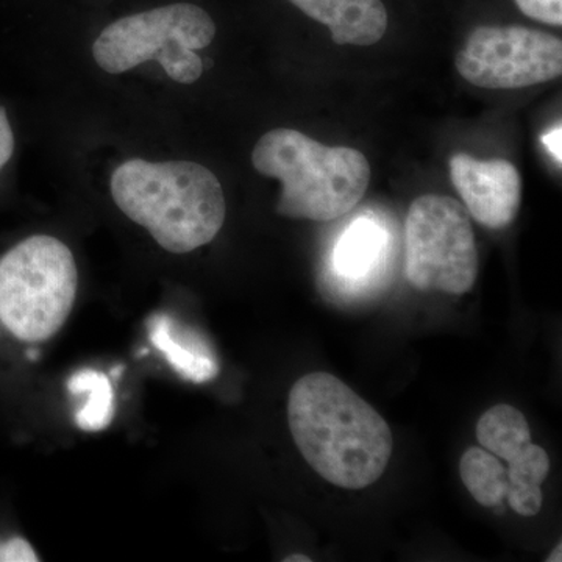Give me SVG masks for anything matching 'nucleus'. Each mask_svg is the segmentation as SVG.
<instances>
[{
	"label": "nucleus",
	"instance_id": "9",
	"mask_svg": "<svg viewBox=\"0 0 562 562\" xmlns=\"http://www.w3.org/2000/svg\"><path fill=\"white\" fill-rule=\"evenodd\" d=\"M149 338L155 349L187 382L209 383L220 375V361L209 339L169 314L151 317Z\"/></svg>",
	"mask_w": 562,
	"mask_h": 562
},
{
	"label": "nucleus",
	"instance_id": "2",
	"mask_svg": "<svg viewBox=\"0 0 562 562\" xmlns=\"http://www.w3.org/2000/svg\"><path fill=\"white\" fill-rule=\"evenodd\" d=\"M114 205L169 254L201 249L220 235L227 202L220 179L187 160H125L111 172Z\"/></svg>",
	"mask_w": 562,
	"mask_h": 562
},
{
	"label": "nucleus",
	"instance_id": "4",
	"mask_svg": "<svg viewBox=\"0 0 562 562\" xmlns=\"http://www.w3.org/2000/svg\"><path fill=\"white\" fill-rule=\"evenodd\" d=\"M251 165L280 181L277 213L290 220H338L360 203L371 181V166L360 150L324 146L294 128L262 135Z\"/></svg>",
	"mask_w": 562,
	"mask_h": 562
},
{
	"label": "nucleus",
	"instance_id": "18",
	"mask_svg": "<svg viewBox=\"0 0 562 562\" xmlns=\"http://www.w3.org/2000/svg\"><path fill=\"white\" fill-rule=\"evenodd\" d=\"M14 155H16V132H14L9 110L0 103V180L9 171Z\"/></svg>",
	"mask_w": 562,
	"mask_h": 562
},
{
	"label": "nucleus",
	"instance_id": "21",
	"mask_svg": "<svg viewBox=\"0 0 562 562\" xmlns=\"http://www.w3.org/2000/svg\"><path fill=\"white\" fill-rule=\"evenodd\" d=\"M284 562H312V558L303 557V554H292V557L284 558Z\"/></svg>",
	"mask_w": 562,
	"mask_h": 562
},
{
	"label": "nucleus",
	"instance_id": "3",
	"mask_svg": "<svg viewBox=\"0 0 562 562\" xmlns=\"http://www.w3.org/2000/svg\"><path fill=\"white\" fill-rule=\"evenodd\" d=\"M79 291L68 244L32 233L0 247V372L65 327Z\"/></svg>",
	"mask_w": 562,
	"mask_h": 562
},
{
	"label": "nucleus",
	"instance_id": "8",
	"mask_svg": "<svg viewBox=\"0 0 562 562\" xmlns=\"http://www.w3.org/2000/svg\"><path fill=\"white\" fill-rule=\"evenodd\" d=\"M450 177L465 209L484 227L502 231L516 220L522 199V181L513 162L501 158L476 160L457 154L450 158Z\"/></svg>",
	"mask_w": 562,
	"mask_h": 562
},
{
	"label": "nucleus",
	"instance_id": "14",
	"mask_svg": "<svg viewBox=\"0 0 562 562\" xmlns=\"http://www.w3.org/2000/svg\"><path fill=\"white\" fill-rule=\"evenodd\" d=\"M460 475L469 494L486 508H498L508 492V475L501 458L483 447H469L460 460Z\"/></svg>",
	"mask_w": 562,
	"mask_h": 562
},
{
	"label": "nucleus",
	"instance_id": "10",
	"mask_svg": "<svg viewBox=\"0 0 562 562\" xmlns=\"http://www.w3.org/2000/svg\"><path fill=\"white\" fill-rule=\"evenodd\" d=\"M306 16L330 29L336 44L372 46L387 29L382 0H290Z\"/></svg>",
	"mask_w": 562,
	"mask_h": 562
},
{
	"label": "nucleus",
	"instance_id": "13",
	"mask_svg": "<svg viewBox=\"0 0 562 562\" xmlns=\"http://www.w3.org/2000/svg\"><path fill=\"white\" fill-rule=\"evenodd\" d=\"M68 391L83 398L76 424L83 431H101L113 422L116 398L109 376L95 369H81L68 380Z\"/></svg>",
	"mask_w": 562,
	"mask_h": 562
},
{
	"label": "nucleus",
	"instance_id": "20",
	"mask_svg": "<svg viewBox=\"0 0 562 562\" xmlns=\"http://www.w3.org/2000/svg\"><path fill=\"white\" fill-rule=\"evenodd\" d=\"M561 542L558 543L557 549L553 550L552 554H550L549 558H547V562H560L562 560L561 558Z\"/></svg>",
	"mask_w": 562,
	"mask_h": 562
},
{
	"label": "nucleus",
	"instance_id": "7",
	"mask_svg": "<svg viewBox=\"0 0 562 562\" xmlns=\"http://www.w3.org/2000/svg\"><path fill=\"white\" fill-rule=\"evenodd\" d=\"M462 79L484 90H519L561 77V38L522 25H483L454 58Z\"/></svg>",
	"mask_w": 562,
	"mask_h": 562
},
{
	"label": "nucleus",
	"instance_id": "16",
	"mask_svg": "<svg viewBox=\"0 0 562 562\" xmlns=\"http://www.w3.org/2000/svg\"><path fill=\"white\" fill-rule=\"evenodd\" d=\"M525 16L543 24L562 25V0H516Z\"/></svg>",
	"mask_w": 562,
	"mask_h": 562
},
{
	"label": "nucleus",
	"instance_id": "6",
	"mask_svg": "<svg viewBox=\"0 0 562 562\" xmlns=\"http://www.w3.org/2000/svg\"><path fill=\"white\" fill-rule=\"evenodd\" d=\"M405 277L416 290L461 295L479 277V249L468 210L447 195L425 194L405 222Z\"/></svg>",
	"mask_w": 562,
	"mask_h": 562
},
{
	"label": "nucleus",
	"instance_id": "1",
	"mask_svg": "<svg viewBox=\"0 0 562 562\" xmlns=\"http://www.w3.org/2000/svg\"><path fill=\"white\" fill-rule=\"evenodd\" d=\"M288 424L305 461L342 490L371 486L390 464L394 447L390 425L331 373H308L294 383Z\"/></svg>",
	"mask_w": 562,
	"mask_h": 562
},
{
	"label": "nucleus",
	"instance_id": "12",
	"mask_svg": "<svg viewBox=\"0 0 562 562\" xmlns=\"http://www.w3.org/2000/svg\"><path fill=\"white\" fill-rule=\"evenodd\" d=\"M480 447L501 460L512 462L531 443L528 420L512 405H495L476 424Z\"/></svg>",
	"mask_w": 562,
	"mask_h": 562
},
{
	"label": "nucleus",
	"instance_id": "19",
	"mask_svg": "<svg viewBox=\"0 0 562 562\" xmlns=\"http://www.w3.org/2000/svg\"><path fill=\"white\" fill-rule=\"evenodd\" d=\"M561 124L558 122L557 125L547 133V135L542 136V144L547 147V150H549V154L552 155L553 160L558 162V165L561 166L562 162V155H561Z\"/></svg>",
	"mask_w": 562,
	"mask_h": 562
},
{
	"label": "nucleus",
	"instance_id": "5",
	"mask_svg": "<svg viewBox=\"0 0 562 562\" xmlns=\"http://www.w3.org/2000/svg\"><path fill=\"white\" fill-rule=\"evenodd\" d=\"M214 36L216 24L205 10L177 2L111 22L92 43L91 55L110 76L157 61L176 83L192 85L205 70L198 52L206 49Z\"/></svg>",
	"mask_w": 562,
	"mask_h": 562
},
{
	"label": "nucleus",
	"instance_id": "11",
	"mask_svg": "<svg viewBox=\"0 0 562 562\" xmlns=\"http://www.w3.org/2000/svg\"><path fill=\"white\" fill-rule=\"evenodd\" d=\"M506 501L513 512L532 517L542 508V483L550 472V458L542 447L530 443L516 460L508 462Z\"/></svg>",
	"mask_w": 562,
	"mask_h": 562
},
{
	"label": "nucleus",
	"instance_id": "17",
	"mask_svg": "<svg viewBox=\"0 0 562 562\" xmlns=\"http://www.w3.org/2000/svg\"><path fill=\"white\" fill-rule=\"evenodd\" d=\"M31 541L20 535H0V562H38Z\"/></svg>",
	"mask_w": 562,
	"mask_h": 562
},
{
	"label": "nucleus",
	"instance_id": "15",
	"mask_svg": "<svg viewBox=\"0 0 562 562\" xmlns=\"http://www.w3.org/2000/svg\"><path fill=\"white\" fill-rule=\"evenodd\" d=\"M383 233L372 222L361 220L342 236L335 250V268L349 280L361 279L379 260Z\"/></svg>",
	"mask_w": 562,
	"mask_h": 562
}]
</instances>
